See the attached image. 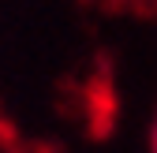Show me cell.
<instances>
[{"label": "cell", "mask_w": 157, "mask_h": 153, "mask_svg": "<svg viewBox=\"0 0 157 153\" xmlns=\"http://www.w3.org/2000/svg\"><path fill=\"white\" fill-rule=\"evenodd\" d=\"M150 153H157V116H153V131H150Z\"/></svg>", "instance_id": "obj_1"}]
</instances>
